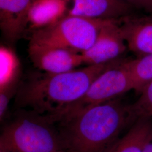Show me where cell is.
Here are the masks:
<instances>
[{"label":"cell","mask_w":152,"mask_h":152,"mask_svg":"<svg viewBox=\"0 0 152 152\" xmlns=\"http://www.w3.org/2000/svg\"><path fill=\"white\" fill-rule=\"evenodd\" d=\"M112 63L87 65L62 73H33L20 82L15 96V104L20 109L44 116L56 124Z\"/></svg>","instance_id":"1"},{"label":"cell","mask_w":152,"mask_h":152,"mask_svg":"<svg viewBox=\"0 0 152 152\" xmlns=\"http://www.w3.org/2000/svg\"><path fill=\"white\" fill-rule=\"evenodd\" d=\"M131 122L128 105L117 99L94 105L56 125L66 152H107Z\"/></svg>","instance_id":"2"},{"label":"cell","mask_w":152,"mask_h":152,"mask_svg":"<svg viewBox=\"0 0 152 152\" xmlns=\"http://www.w3.org/2000/svg\"><path fill=\"white\" fill-rule=\"evenodd\" d=\"M0 148L7 152H55L64 151L57 125L32 112L22 110L3 128Z\"/></svg>","instance_id":"3"},{"label":"cell","mask_w":152,"mask_h":152,"mask_svg":"<svg viewBox=\"0 0 152 152\" xmlns=\"http://www.w3.org/2000/svg\"><path fill=\"white\" fill-rule=\"evenodd\" d=\"M105 20L67 14L53 25L35 30L29 42L81 53L92 46Z\"/></svg>","instance_id":"4"},{"label":"cell","mask_w":152,"mask_h":152,"mask_svg":"<svg viewBox=\"0 0 152 152\" xmlns=\"http://www.w3.org/2000/svg\"><path fill=\"white\" fill-rule=\"evenodd\" d=\"M127 61H113L92 82L81 99L65 111L58 122L89 107L117 99L133 90V81Z\"/></svg>","instance_id":"5"},{"label":"cell","mask_w":152,"mask_h":152,"mask_svg":"<svg viewBox=\"0 0 152 152\" xmlns=\"http://www.w3.org/2000/svg\"><path fill=\"white\" fill-rule=\"evenodd\" d=\"M120 20H105L92 46L81 53L83 64H105L117 60L127 48Z\"/></svg>","instance_id":"6"},{"label":"cell","mask_w":152,"mask_h":152,"mask_svg":"<svg viewBox=\"0 0 152 152\" xmlns=\"http://www.w3.org/2000/svg\"><path fill=\"white\" fill-rule=\"evenodd\" d=\"M28 52L34 66L48 73H65L83 64L81 53L68 49L29 42Z\"/></svg>","instance_id":"7"},{"label":"cell","mask_w":152,"mask_h":152,"mask_svg":"<svg viewBox=\"0 0 152 152\" xmlns=\"http://www.w3.org/2000/svg\"><path fill=\"white\" fill-rule=\"evenodd\" d=\"M69 15L92 19L121 20L138 15L135 9L123 0H73Z\"/></svg>","instance_id":"8"},{"label":"cell","mask_w":152,"mask_h":152,"mask_svg":"<svg viewBox=\"0 0 152 152\" xmlns=\"http://www.w3.org/2000/svg\"><path fill=\"white\" fill-rule=\"evenodd\" d=\"M120 21L127 48L139 57L152 54V15H136Z\"/></svg>","instance_id":"9"},{"label":"cell","mask_w":152,"mask_h":152,"mask_svg":"<svg viewBox=\"0 0 152 152\" xmlns=\"http://www.w3.org/2000/svg\"><path fill=\"white\" fill-rule=\"evenodd\" d=\"M33 1L0 0V28L8 41L15 42L25 31Z\"/></svg>","instance_id":"10"},{"label":"cell","mask_w":152,"mask_h":152,"mask_svg":"<svg viewBox=\"0 0 152 152\" xmlns=\"http://www.w3.org/2000/svg\"><path fill=\"white\" fill-rule=\"evenodd\" d=\"M67 0H33L28 14V25L34 31L54 24L64 17Z\"/></svg>","instance_id":"11"},{"label":"cell","mask_w":152,"mask_h":152,"mask_svg":"<svg viewBox=\"0 0 152 152\" xmlns=\"http://www.w3.org/2000/svg\"><path fill=\"white\" fill-rule=\"evenodd\" d=\"M152 139V118H140L136 120L129 131L107 152H142Z\"/></svg>","instance_id":"12"},{"label":"cell","mask_w":152,"mask_h":152,"mask_svg":"<svg viewBox=\"0 0 152 152\" xmlns=\"http://www.w3.org/2000/svg\"><path fill=\"white\" fill-rule=\"evenodd\" d=\"M20 62L16 53L4 45L0 47V90L18 87L21 81Z\"/></svg>","instance_id":"13"},{"label":"cell","mask_w":152,"mask_h":152,"mask_svg":"<svg viewBox=\"0 0 152 152\" xmlns=\"http://www.w3.org/2000/svg\"><path fill=\"white\" fill-rule=\"evenodd\" d=\"M128 65L133 81V90L140 93L147 83L152 81V54L128 60Z\"/></svg>","instance_id":"14"},{"label":"cell","mask_w":152,"mask_h":152,"mask_svg":"<svg viewBox=\"0 0 152 152\" xmlns=\"http://www.w3.org/2000/svg\"><path fill=\"white\" fill-rule=\"evenodd\" d=\"M140 94L137 101L128 105L131 121L135 122L140 118H152V81L147 83Z\"/></svg>","instance_id":"15"},{"label":"cell","mask_w":152,"mask_h":152,"mask_svg":"<svg viewBox=\"0 0 152 152\" xmlns=\"http://www.w3.org/2000/svg\"><path fill=\"white\" fill-rule=\"evenodd\" d=\"M18 88L11 87L0 90V120L2 122L5 117L11 98L15 96Z\"/></svg>","instance_id":"16"},{"label":"cell","mask_w":152,"mask_h":152,"mask_svg":"<svg viewBox=\"0 0 152 152\" xmlns=\"http://www.w3.org/2000/svg\"><path fill=\"white\" fill-rule=\"evenodd\" d=\"M134 7L136 11L143 10L152 15V0H123Z\"/></svg>","instance_id":"17"},{"label":"cell","mask_w":152,"mask_h":152,"mask_svg":"<svg viewBox=\"0 0 152 152\" xmlns=\"http://www.w3.org/2000/svg\"><path fill=\"white\" fill-rule=\"evenodd\" d=\"M142 152H152V139L147 143Z\"/></svg>","instance_id":"18"},{"label":"cell","mask_w":152,"mask_h":152,"mask_svg":"<svg viewBox=\"0 0 152 152\" xmlns=\"http://www.w3.org/2000/svg\"><path fill=\"white\" fill-rule=\"evenodd\" d=\"M0 152H7L6 151H5L4 149L0 148Z\"/></svg>","instance_id":"19"},{"label":"cell","mask_w":152,"mask_h":152,"mask_svg":"<svg viewBox=\"0 0 152 152\" xmlns=\"http://www.w3.org/2000/svg\"><path fill=\"white\" fill-rule=\"evenodd\" d=\"M66 152L65 151H57V152Z\"/></svg>","instance_id":"20"}]
</instances>
